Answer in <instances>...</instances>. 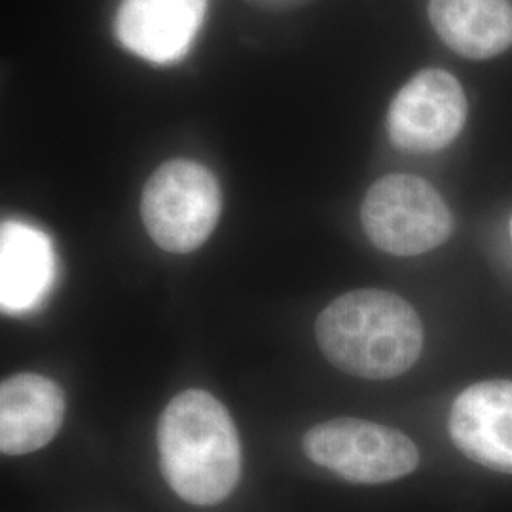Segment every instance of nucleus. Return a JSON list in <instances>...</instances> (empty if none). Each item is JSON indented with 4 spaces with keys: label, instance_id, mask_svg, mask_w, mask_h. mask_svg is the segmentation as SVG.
Here are the masks:
<instances>
[{
    "label": "nucleus",
    "instance_id": "nucleus-1",
    "mask_svg": "<svg viewBox=\"0 0 512 512\" xmlns=\"http://www.w3.org/2000/svg\"><path fill=\"white\" fill-rule=\"evenodd\" d=\"M158 452L165 482L186 503L211 507L238 486V429L207 391L188 389L169 401L158 423Z\"/></svg>",
    "mask_w": 512,
    "mask_h": 512
},
{
    "label": "nucleus",
    "instance_id": "nucleus-2",
    "mask_svg": "<svg viewBox=\"0 0 512 512\" xmlns=\"http://www.w3.org/2000/svg\"><path fill=\"white\" fill-rule=\"evenodd\" d=\"M315 338L336 368L365 380H391L420 359L423 327L401 296L361 289L338 296L319 313Z\"/></svg>",
    "mask_w": 512,
    "mask_h": 512
},
{
    "label": "nucleus",
    "instance_id": "nucleus-3",
    "mask_svg": "<svg viewBox=\"0 0 512 512\" xmlns=\"http://www.w3.org/2000/svg\"><path fill=\"white\" fill-rule=\"evenodd\" d=\"M222 211L217 177L194 160H169L148 179L141 217L148 236L167 253L200 249L217 228Z\"/></svg>",
    "mask_w": 512,
    "mask_h": 512
},
{
    "label": "nucleus",
    "instance_id": "nucleus-4",
    "mask_svg": "<svg viewBox=\"0 0 512 512\" xmlns=\"http://www.w3.org/2000/svg\"><path fill=\"white\" fill-rule=\"evenodd\" d=\"M368 239L395 256L423 255L442 245L454 219L439 192L414 175H387L372 184L361 205Z\"/></svg>",
    "mask_w": 512,
    "mask_h": 512
},
{
    "label": "nucleus",
    "instance_id": "nucleus-5",
    "mask_svg": "<svg viewBox=\"0 0 512 512\" xmlns=\"http://www.w3.org/2000/svg\"><path fill=\"white\" fill-rule=\"evenodd\" d=\"M302 446L315 465L353 484H387L420 465V452L404 433L357 418H336L311 427Z\"/></svg>",
    "mask_w": 512,
    "mask_h": 512
},
{
    "label": "nucleus",
    "instance_id": "nucleus-6",
    "mask_svg": "<svg viewBox=\"0 0 512 512\" xmlns=\"http://www.w3.org/2000/svg\"><path fill=\"white\" fill-rule=\"evenodd\" d=\"M467 120V97L454 74L427 69L416 74L387 112V131L406 152H439L456 141Z\"/></svg>",
    "mask_w": 512,
    "mask_h": 512
},
{
    "label": "nucleus",
    "instance_id": "nucleus-7",
    "mask_svg": "<svg viewBox=\"0 0 512 512\" xmlns=\"http://www.w3.org/2000/svg\"><path fill=\"white\" fill-rule=\"evenodd\" d=\"M207 0H122L114 19L118 42L150 63H175L192 48Z\"/></svg>",
    "mask_w": 512,
    "mask_h": 512
},
{
    "label": "nucleus",
    "instance_id": "nucleus-8",
    "mask_svg": "<svg viewBox=\"0 0 512 512\" xmlns=\"http://www.w3.org/2000/svg\"><path fill=\"white\" fill-rule=\"evenodd\" d=\"M450 437L471 461L512 475V382L467 387L452 406Z\"/></svg>",
    "mask_w": 512,
    "mask_h": 512
},
{
    "label": "nucleus",
    "instance_id": "nucleus-9",
    "mask_svg": "<svg viewBox=\"0 0 512 512\" xmlns=\"http://www.w3.org/2000/svg\"><path fill=\"white\" fill-rule=\"evenodd\" d=\"M67 399L57 382L21 372L0 385V450L25 456L44 448L59 433Z\"/></svg>",
    "mask_w": 512,
    "mask_h": 512
},
{
    "label": "nucleus",
    "instance_id": "nucleus-10",
    "mask_svg": "<svg viewBox=\"0 0 512 512\" xmlns=\"http://www.w3.org/2000/svg\"><path fill=\"white\" fill-rule=\"evenodd\" d=\"M55 256L44 232L21 222L0 230V304L6 313L33 310L54 285Z\"/></svg>",
    "mask_w": 512,
    "mask_h": 512
},
{
    "label": "nucleus",
    "instance_id": "nucleus-11",
    "mask_svg": "<svg viewBox=\"0 0 512 512\" xmlns=\"http://www.w3.org/2000/svg\"><path fill=\"white\" fill-rule=\"evenodd\" d=\"M429 19L442 42L469 59H490L512 46L511 0H431Z\"/></svg>",
    "mask_w": 512,
    "mask_h": 512
},
{
    "label": "nucleus",
    "instance_id": "nucleus-12",
    "mask_svg": "<svg viewBox=\"0 0 512 512\" xmlns=\"http://www.w3.org/2000/svg\"><path fill=\"white\" fill-rule=\"evenodd\" d=\"M511 239H512V219H511Z\"/></svg>",
    "mask_w": 512,
    "mask_h": 512
}]
</instances>
